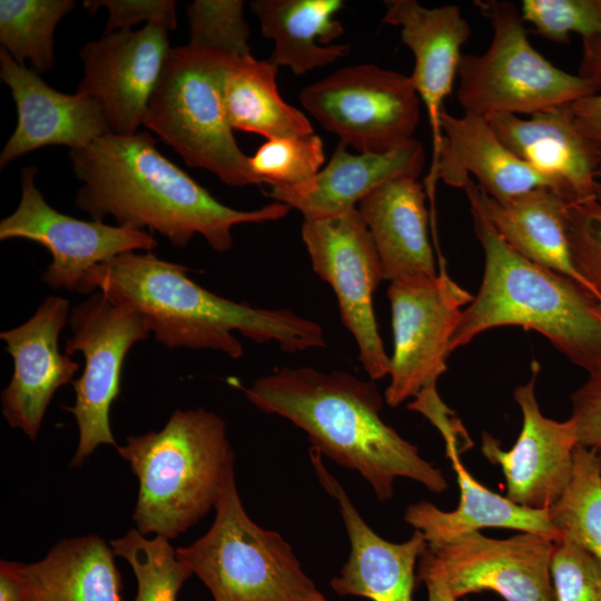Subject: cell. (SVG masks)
Here are the masks:
<instances>
[{"label": "cell", "instance_id": "cell-36", "mask_svg": "<svg viewBox=\"0 0 601 601\" xmlns=\"http://www.w3.org/2000/svg\"><path fill=\"white\" fill-rule=\"evenodd\" d=\"M551 572L555 601H601V561L581 545L555 542Z\"/></svg>", "mask_w": 601, "mask_h": 601}, {"label": "cell", "instance_id": "cell-15", "mask_svg": "<svg viewBox=\"0 0 601 601\" xmlns=\"http://www.w3.org/2000/svg\"><path fill=\"white\" fill-rule=\"evenodd\" d=\"M170 49L168 29L156 24L105 33L82 47L77 92L100 106L109 134L138 132Z\"/></svg>", "mask_w": 601, "mask_h": 601}, {"label": "cell", "instance_id": "cell-31", "mask_svg": "<svg viewBox=\"0 0 601 601\" xmlns=\"http://www.w3.org/2000/svg\"><path fill=\"white\" fill-rule=\"evenodd\" d=\"M72 0H1L0 42L19 65L28 59L38 75L55 63L53 32Z\"/></svg>", "mask_w": 601, "mask_h": 601}, {"label": "cell", "instance_id": "cell-5", "mask_svg": "<svg viewBox=\"0 0 601 601\" xmlns=\"http://www.w3.org/2000/svg\"><path fill=\"white\" fill-rule=\"evenodd\" d=\"M117 451L139 482L136 529L168 540L215 508L235 459L225 422L204 407L175 410L160 431L128 435Z\"/></svg>", "mask_w": 601, "mask_h": 601}, {"label": "cell", "instance_id": "cell-42", "mask_svg": "<svg viewBox=\"0 0 601 601\" xmlns=\"http://www.w3.org/2000/svg\"><path fill=\"white\" fill-rule=\"evenodd\" d=\"M583 50L579 75L591 80L601 91V33L582 40Z\"/></svg>", "mask_w": 601, "mask_h": 601}, {"label": "cell", "instance_id": "cell-2", "mask_svg": "<svg viewBox=\"0 0 601 601\" xmlns=\"http://www.w3.org/2000/svg\"><path fill=\"white\" fill-rule=\"evenodd\" d=\"M242 390L258 410L304 431L322 456L356 471L382 502L393 497L397 477L434 493L449 487L442 471L383 421V400L373 381L343 371L280 367Z\"/></svg>", "mask_w": 601, "mask_h": 601}, {"label": "cell", "instance_id": "cell-13", "mask_svg": "<svg viewBox=\"0 0 601 601\" xmlns=\"http://www.w3.org/2000/svg\"><path fill=\"white\" fill-rule=\"evenodd\" d=\"M302 239L312 268L328 283L341 319L358 347V359L372 381L388 375L391 356L380 335L373 294L383 282L381 262L357 208L339 217L304 219Z\"/></svg>", "mask_w": 601, "mask_h": 601}, {"label": "cell", "instance_id": "cell-18", "mask_svg": "<svg viewBox=\"0 0 601 601\" xmlns=\"http://www.w3.org/2000/svg\"><path fill=\"white\" fill-rule=\"evenodd\" d=\"M0 78L10 88L18 115L14 131L0 154V167L47 146L88 147L109 134L100 106L89 96L51 88L32 69L0 50Z\"/></svg>", "mask_w": 601, "mask_h": 601}, {"label": "cell", "instance_id": "cell-38", "mask_svg": "<svg viewBox=\"0 0 601 601\" xmlns=\"http://www.w3.org/2000/svg\"><path fill=\"white\" fill-rule=\"evenodd\" d=\"M83 7L91 13L100 7L108 9L105 33L130 30L142 21L168 30L177 27L176 2L173 0H86Z\"/></svg>", "mask_w": 601, "mask_h": 601}, {"label": "cell", "instance_id": "cell-28", "mask_svg": "<svg viewBox=\"0 0 601 601\" xmlns=\"http://www.w3.org/2000/svg\"><path fill=\"white\" fill-rule=\"evenodd\" d=\"M115 554L96 534L60 541L40 561L22 563L27 601H121Z\"/></svg>", "mask_w": 601, "mask_h": 601}, {"label": "cell", "instance_id": "cell-37", "mask_svg": "<svg viewBox=\"0 0 601 601\" xmlns=\"http://www.w3.org/2000/svg\"><path fill=\"white\" fill-rule=\"evenodd\" d=\"M566 235L575 269L601 300V206L595 198L568 205Z\"/></svg>", "mask_w": 601, "mask_h": 601}, {"label": "cell", "instance_id": "cell-35", "mask_svg": "<svg viewBox=\"0 0 601 601\" xmlns=\"http://www.w3.org/2000/svg\"><path fill=\"white\" fill-rule=\"evenodd\" d=\"M524 22L556 43H569L571 35L582 40L601 33V0H523Z\"/></svg>", "mask_w": 601, "mask_h": 601}, {"label": "cell", "instance_id": "cell-23", "mask_svg": "<svg viewBox=\"0 0 601 601\" xmlns=\"http://www.w3.org/2000/svg\"><path fill=\"white\" fill-rule=\"evenodd\" d=\"M423 145L415 138L383 154H351L338 142L329 161L313 178L290 186H272L268 196L302 213L304 219L339 217L357 208L373 189L387 180L421 175Z\"/></svg>", "mask_w": 601, "mask_h": 601}, {"label": "cell", "instance_id": "cell-39", "mask_svg": "<svg viewBox=\"0 0 601 601\" xmlns=\"http://www.w3.org/2000/svg\"><path fill=\"white\" fill-rule=\"evenodd\" d=\"M588 380L571 395L578 446L601 449V367L588 373Z\"/></svg>", "mask_w": 601, "mask_h": 601}, {"label": "cell", "instance_id": "cell-41", "mask_svg": "<svg viewBox=\"0 0 601 601\" xmlns=\"http://www.w3.org/2000/svg\"><path fill=\"white\" fill-rule=\"evenodd\" d=\"M21 568L22 563L1 560L0 601H27Z\"/></svg>", "mask_w": 601, "mask_h": 601}, {"label": "cell", "instance_id": "cell-43", "mask_svg": "<svg viewBox=\"0 0 601 601\" xmlns=\"http://www.w3.org/2000/svg\"><path fill=\"white\" fill-rule=\"evenodd\" d=\"M423 582L426 584L428 601H456L457 599L453 598L445 587L434 579H424Z\"/></svg>", "mask_w": 601, "mask_h": 601}, {"label": "cell", "instance_id": "cell-29", "mask_svg": "<svg viewBox=\"0 0 601 601\" xmlns=\"http://www.w3.org/2000/svg\"><path fill=\"white\" fill-rule=\"evenodd\" d=\"M277 70L268 60L252 55L231 57L224 98L233 130L258 134L267 140L314 134L308 118L280 97Z\"/></svg>", "mask_w": 601, "mask_h": 601}, {"label": "cell", "instance_id": "cell-26", "mask_svg": "<svg viewBox=\"0 0 601 601\" xmlns=\"http://www.w3.org/2000/svg\"><path fill=\"white\" fill-rule=\"evenodd\" d=\"M262 35L274 42L268 59L278 67H288L294 75L328 66L345 57L349 45L332 43L344 33L335 14L342 0H255Z\"/></svg>", "mask_w": 601, "mask_h": 601}, {"label": "cell", "instance_id": "cell-24", "mask_svg": "<svg viewBox=\"0 0 601 601\" xmlns=\"http://www.w3.org/2000/svg\"><path fill=\"white\" fill-rule=\"evenodd\" d=\"M426 196L416 177L404 176L385 181L358 203L384 280L396 283L437 274L428 239Z\"/></svg>", "mask_w": 601, "mask_h": 601}, {"label": "cell", "instance_id": "cell-16", "mask_svg": "<svg viewBox=\"0 0 601 601\" xmlns=\"http://www.w3.org/2000/svg\"><path fill=\"white\" fill-rule=\"evenodd\" d=\"M539 372V363L532 361L531 378L513 392L522 412V427L513 447L502 450L495 437L483 433L481 451L490 463L501 467L509 500L548 510L570 481L578 437L571 418L559 422L541 413L535 396Z\"/></svg>", "mask_w": 601, "mask_h": 601}, {"label": "cell", "instance_id": "cell-4", "mask_svg": "<svg viewBox=\"0 0 601 601\" xmlns=\"http://www.w3.org/2000/svg\"><path fill=\"white\" fill-rule=\"evenodd\" d=\"M484 253L481 285L463 309L450 353L485 331L518 326L543 335L571 363L601 367V300L572 278L539 266L510 248L487 219L470 177L463 186Z\"/></svg>", "mask_w": 601, "mask_h": 601}, {"label": "cell", "instance_id": "cell-1", "mask_svg": "<svg viewBox=\"0 0 601 601\" xmlns=\"http://www.w3.org/2000/svg\"><path fill=\"white\" fill-rule=\"evenodd\" d=\"M76 177L82 181L75 205L93 220L111 215L119 226L165 236L185 247L203 236L216 252L233 246V227L284 218L290 208L273 201L238 210L217 200L167 159L147 131L132 136L106 134L88 147L69 151Z\"/></svg>", "mask_w": 601, "mask_h": 601}, {"label": "cell", "instance_id": "cell-8", "mask_svg": "<svg viewBox=\"0 0 601 601\" xmlns=\"http://www.w3.org/2000/svg\"><path fill=\"white\" fill-rule=\"evenodd\" d=\"M474 3L490 22L492 40L484 52L461 57L456 99L463 114L532 116L599 92L591 80L558 68L536 51L514 3Z\"/></svg>", "mask_w": 601, "mask_h": 601}, {"label": "cell", "instance_id": "cell-27", "mask_svg": "<svg viewBox=\"0 0 601 601\" xmlns=\"http://www.w3.org/2000/svg\"><path fill=\"white\" fill-rule=\"evenodd\" d=\"M460 487V503L453 511H443L427 501L406 508L404 520L423 533L427 544L479 531L503 528L545 536L554 542L561 534L551 523L548 510L519 505L479 483L461 463L459 454H449Z\"/></svg>", "mask_w": 601, "mask_h": 601}, {"label": "cell", "instance_id": "cell-20", "mask_svg": "<svg viewBox=\"0 0 601 601\" xmlns=\"http://www.w3.org/2000/svg\"><path fill=\"white\" fill-rule=\"evenodd\" d=\"M383 23L400 27L401 39L414 56L410 76L424 104L432 132V168L442 145L444 101L457 78L462 47L472 31L460 7L426 8L416 0L385 1Z\"/></svg>", "mask_w": 601, "mask_h": 601}, {"label": "cell", "instance_id": "cell-19", "mask_svg": "<svg viewBox=\"0 0 601 601\" xmlns=\"http://www.w3.org/2000/svg\"><path fill=\"white\" fill-rule=\"evenodd\" d=\"M309 456L319 483L338 502L351 543L346 563L331 581L333 591L342 597H362L372 601H414L415 565L427 548L423 533L415 530L402 543L380 536L328 472L322 454L311 447Z\"/></svg>", "mask_w": 601, "mask_h": 601}, {"label": "cell", "instance_id": "cell-6", "mask_svg": "<svg viewBox=\"0 0 601 601\" xmlns=\"http://www.w3.org/2000/svg\"><path fill=\"white\" fill-rule=\"evenodd\" d=\"M233 56L190 45L171 48L144 125L187 166L209 170L229 186L258 185L225 106L224 78Z\"/></svg>", "mask_w": 601, "mask_h": 601}, {"label": "cell", "instance_id": "cell-12", "mask_svg": "<svg viewBox=\"0 0 601 601\" xmlns=\"http://www.w3.org/2000/svg\"><path fill=\"white\" fill-rule=\"evenodd\" d=\"M554 545V541L529 532L509 539L467 532L427 544L417 577L437 580L455 599L490 590L505 601H555L551 572Z\"/></svg>", "mask_w": 601, "mask_h": 601}, {"label": "cell", "instance_id": "cell-33", "mask_svg": "<svg viewBox=\"0 0 601 601\" xmlns=\"http://www.w3.org/2000/svg\"><path fill=\"white\" fill-rule=\"evenodd\" d=\"M324 144L318 135L269 139L248 157L258 184L290 186L313 178L324 165Z\"/></svg>", "mask_w": 601, "mask_h": 601}, {"label": "cell", "instance_id": "cell-22", "mask_svg": "<svg viewBox=\"0 0 601 601\" xmlns=\"http://www.w3.org/2000/svg\"><path fill=\"white\" fill-rule=\"evenodd\" d=\"M570 104L529 118L494 115L486 119L516 157L549 178L565 201L574 204L594 199L600 150L578 129Z\"/></svg>", "mask_w": 601, "mask_h": 601}, {"label": "cell", "instance_id": "cell-9", "mask_svg": "<svg viewBox=\"0 0 601 601\" xmlns=\"http://www.w3.org/2000/svg\"><path fill=\"white\" fill-rule=\"evenodd\" d=\"M387 297L394 349L385 401L397 407L416 397L410 408L439 424L452 412L441 401L436 382L447 368L451 339L463 307L474 295L451 278L441 258L435 276L390 283Z\"/></svg>", "mask_w": 601, "mask_h": 601}, {"label": "cell", "instance_id": "cell-11", "mask_svg": "<svg viewBox=\"0 0 601 601\" xmlns=\"http://www.w3.org/2000/svg\"><path fill=\"white\" fill-rule=\"evenodd\" d=\"M65 353L85 357L81 375L73 380L71 413L79 428V442L70 465L78 467L102 444L118 446L110 426V408L120 394L121 373L130 348L149 336L140 314L95 292L71 308Z\"/></svg>", "mask_w": 601, "mask_h": 601}, {"label": "cell", "instance_id": "cell-25", "mask_svg": "<svg viewBox=\"0 0 601 601\" xmlns=\"http://www.w3.org/2000/svg\"><path fill=\"white\" fill-rule=\"evenodd\" d=\"M477 194L487 219L510 248L539 266L572 278L595 295L572 263L566 235L569 203L559 194L536 188L499 201L479 185Z\"/></svg>", "mask_w": 601, "mask_h": 601}, {"label": "cell", "instance_id": "cell-3", "mask_svg": "<svg viewBox=\"0 0 601 601\" xmlns=\"http://www.w3.org/2000/svg\"><path fill=\"white\" fill-rule=\"evenodd\" d=\"M188 272L151 252H129L91 268L77 292H101L130 307L169 349H213L239 358L244 348L235 332L258 344L273 342L289 354L326 346L317 323L289 309L218 296L190 279Z\"/></svg>", "mask_w": 601, "mask_h": 601}, {"label": "cell", "instance_id": "cell-14", "mask_svg": "<svg viewBox=\"0 0 601 601\" xmlns=\"http://www.w3.org/2000/svg\"><path fill=\"white\" fill-rule=\"evenodd\" d=\"M38 169L21 170V198L17 209L0 221V239L21 238L49 250L52 262L42 280L52 289L77 292L96 265L129 252H151L157 240L146 230L81 220L51 207L35 185Z\"/></svg>", "mask_w": 601, "mask_h": 601}, {"label": "cell", "instance_id": "cell-34", "mask_svg": "<svg viewBox=\"0 0 601 601\" xmlns=\"http://www.w3.org/2000/svg\"><path fill=\"white\" fill-rule=\"evenodd\" d=\"M188 45L234 56L252 55L250 31L242 0H196L187 7Z\"/></svg>", "mask_w": 601, "mask_h": 601}, {"label": "cell", "instance_id": "cell-10", "mask_svg": "<svg viewBox=\"0 0 601 601\" xmlns=\"http://www.w3.org/2000/svg\"><path fill=\"white\" fill-rule=\"evenodd\" d=\"M298 98L322 127L362 154L410 141L421 119L411 77L373 63L337 69L304 87Z\"/></svg>", "mask_w": 601, "mask_h": 601}, {"label": "cell", "instance_id": "cell-17", "mask_svg": "<svg viewBox=\"0 0 601 601\" xmlns=\"http://www.w3.org/2000/svg\"><path fill=\"white\" fill-rule=\"evenodd\" d=\"M70 312L68 299L49 295L28 321L0 333L13 361L12 377L1 393L2 414L12 428L30 440L38 436L55 393L72 383L80 368L59 349Z\"/></svg>", "mask_w": 601, "mask_h": 601}, {"label": "cell", "instance_id": "cell-45", "mask_svg": "<svg viewBox=\"0 0 601 601\" xmlns=\"http://www.w3.org/2000/svg\"><path fill=\"white\" fill-rule=\"evenodd\" d=\"M601 466V449L595 450Z\"/></svg>", "mask_w": 601, "mask_h": 601}, {"label": "cell", "instance_id": "cell-40", "mask_svg": "<svg viewBox=\"0 0 601 601\" xmlns=\"http://www.w3.org/2000/svg\"><path fill=\"white\" fill-rule=\"evenodd\" d=\"M570 108L580 132L601 150V91L571 102Z\"/></svg>", "mask_w": 601, "mask_h": 601}, {"label": "cell", "instance_id": "cell-32", "mask_svg": "<svg viewBox=\"0 0 601 601\" xmlns=\"http://www.w3.org/2000/svg\"><path fill=\"white\" fill-rule=\"evenodd\" d=\"M110 548L135 573L137 593L134 601H176L184 582L193 574L164 536L147 539L137 529H131L112 540Z\"/></svg>", "mask_w": 601, "mask_h": 601}, {"label": "cell", "instance_id": "cell-7", "mask_svg": "<svg viewBox=\"0 0 601 601\" xmlns=\"http://www.w3.org/2000/svg\"><path fill=\"white\" fill-rule=\"evenodd\" d=\"M215 520L194 543L176 549L214 601H327L289 543L256 524L240 501L235 469L215 504Z\"/></svg>", "mask_w": 601, "mask_h": 601}, {"label": "cell", "instance_id": "cell-30", "mask_svg": "<svg viewBox=\"0 0 601 601\" xmlns=\"http://www.w3.org/2000/svg\"><path fill=\"white\" fill-rule=\"evenodd\" d=\"M561 534L601 561V466L595 450L577 446L570 481L548 509Z\"/></svg>", "mask_w": 601, "mask_h": 601}, {"label": "cell", "instance_id": "cell-44", "mask_svg": "<svg viewBox=\"0 0 601 601\" xmlns=\"http://www.w3.org/2000/svg\"><path fill=\"white\" fill-rule=\"evenodd\" d=\"M594 198L601 206V150L599 151L595 169Z\"/></svg>", "mask_w": 601, "mask_h": 601}, {"label": "cell", "instance_id": "cell-21", "mask_svg": "<svg viewBox=\"0 0 601 601\" xmlns=\"http://www.w3.org/2000/svg\"><path fill=\"white\" fill-rule=\"evenodd\" d=\"M442 145L426 177V195L433 199L435 185L463 188L473 176L491 198L504 201L553 183L516 157L497 137L486 118L446 110L441 116Z\"/></svg>", "mask_w": 601, "mask_h": 601}]
</instances>
